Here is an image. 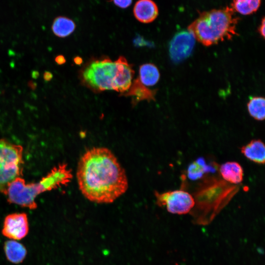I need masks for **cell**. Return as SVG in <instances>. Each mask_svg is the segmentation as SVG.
<instances>
[{"instance_id": "obj_1", "label": "cell", "mask_w": 265, "mask_h": 265, "mask_svg": "<svg viewBox=\"0 0 265 265\" xmlns=\"http://www.w3.org/2000/svg\"><path fill=\"white\" fill-rule=\"evenodd\" d=\"M79 189L91 202L109 204L128 188L126 172L114 154L106 147H94L80 159L77 171Z\"/></svg>"}, {"instance_id": "obj_2", "label": "cell", "mask_w": 265, "mask_h": 265, "mask_svg": "<svg viewBox=\"0 0 265 265\" xmlns=\"http://www.w3.org/2000/svg\"><path fill=\"white\" fill-rule=\"evenodd\" d=\"M209 175L200 180L191 194L194 205L189 213L193 223L199 225L211 223L239 188L238 185L230 184L220 176Z\"/></svg>"}, {"instance_id": "obj_3", "label": "cell", "mask_w": 265, "mask_h": 265, "mask_svg": "<svg viewBox=\"0 0 265 265\" xmlns=\"http://www.w3.org/2000/svg\"><path fill=\"white\" fill-rule=\"evenodd\" d=\"M239 18L231 7L212 9L200 13L188 27L195 39L206 46L230 40L237 35Z\"/></svg>"}, {"instance_id": "obj_4", "label": "cell", "mask_w": 265, "mask_h": 265, "mask_svg": "<svg viewBox=\"0 0 265 265\" xmlns=\"http://www.w3.org/2000/svg\"><path fill=\"white\" fill-rule=\"evenodd\" d=\"M71 178L66 165L60 164L38 183L26 184L23 178H16L9 184L5 194L9 203L33 210L37 207L35 202L37 195L68 183Z\"/></svg>"}, {"instance_id": "obj_5", "label": "cell", "mask_w": 265, "mask_h": 265, "mask_svg": "<svg viewBox=\"0 0 265 265\" xmlns=\"http://www.w3.org/2000/svg\"><path fill=\"white\" fill-rule=\"evenodd\" d=\"M115 76V61L105 56L92 58L79 72L82 84L96 93L113 90Z\"/></svg>"}, {"instance_id": "obj_6", "label": "cell", "mask_w": 265, "mask_h": 265, "mask_svg": "<svg viewBox=\"0 0 265 265\" xmlns=\"http://www.w3.org/2000/svg\"><path fill=\"white\" fill-rule=\"evenodd\" d=\"M23 163L22 147L0 139V193L5 194L9 184L20 177Z\"/></svg>"}, {"instance_id": "obj_7", "label": "cell", "mask_w": 265, "mask_h": 265, "mask_svg": "<svg viewBox=\"0 0 265 265\" xmlns=\"http://www.w3.org/2000/svg\"><path fill=\"white\" fill-rule=\"evenodd\" d=\"M157 203L165 206L168 212L173 214L189 213L194 205L192 195L183 189L168 191L162 193L156 192Z\"/></svg>"}, {"instance_id": "obj_8", "label": "cell", "mask_w": 265, "mask_h": 265, "mask_svg": "<svg viewBox=\"0 0 265 265\" xmlns=\"http://www.w3.org/2000/svg\"><path fill=\"white\" fill-rule=\"evenodd\" d=\"M195 38L189 30L177 33L169 44V51L171 59L179 62L191 54L195 44Z\"/></svg>"}, {"instance_id": "obj_9", "label": "cell", "mask_w": 265, "mask_h": 265, "mask_svg": "<svg viewBox=\"0 0 265 265\" xmlns=\"http://www.w3.org/2000/svg\"><path fill=\"white\" fill-rule=\"evenodd\" d=\"M29 225L25 213H14L7 215L3 221L2 235L10 239L18 240L27 235Z\"/></svg>"}, {"instance_id": "obj_10", "label": "cell", "mask_w": 265, "mask_h": 265, "mask_svg": "<svg viewBox=\"0 0 265 265\" xmlns=\"http://www.w3.org/2000/svg\"><path fill=\"white\" fill-rule=\"evenodd\" d=\"M116 76L113 90L121 93L127 92L132 83L134 71L126 58L120 56L115 61Z\"/></svg>"}, {"instance_id": "obj_11", "label": "cell", "mask_w": 265, "mask_h": 265, "mask_svg": "<svg viewBox=\"0 0 265 265\" xmlns=\"http://www.w3.org/2000/svg\"><path fill=\"white\" fill-rule=\"evenodd\" d=\"M133 13L139 22L148 24L157 18L159 9L153 0H138L134 5Z\"/></svg>"}, {"instance_id": "obj_12", "label": "cell", "mask_w": 265, "mask_h": 265, "mask_svg": "<svg viewBox=\"0 0 265 265\" xmlns=\"http://www.w3.org/2000/svg\"><path fill=\"white\" fill-rule=\"evenodd\" d=\"M218 168L215 163H207L205 158L199 157L189 164L186 175L192 181L199 180L210 174L215 173Z\"/></svg>"}, {"instance_id": "obj_13", "label": "cell", "mask_w": 265, "mask_h": 265, "mask_svg": "<svg viewBox=\"0 0 265 265\" xmlns=\"http://www.w3.org/2000/svg\"><path fill=\"white\" fill-rule=\"evenodd\" d=\"M218 170L221 178L230 184L237 185L243 181V170L237 162H226L219 166Z\"/></svg>"}, {"instance_id": "obj_14", "label": "cell", "mask_w": 265, "mask_h": 265, "mask_svg": "<svg viewBox=\"0 0 265 265\" xmlns=\"http://www.w3.org/2000/svg\"><path fill=\"white\" fill-rule=\"evenodd\" d=\"M241 153L250 160L260 164L265 161V146L261 139H253L241 147Z\"/></svg>"}, {"instance_id": "obj_15", "label": "cell", "mask_w": 265, "mask_h": 265, "mask_svg": "<svg viewBox=\"0 0 265 265\" xmlns=\"http://www.w3.org/2000/svg\"><path fill=\"white\" fill-rule=\"evenodd\" d=\"M156 94V90L147 88L138 78L133 81L128 90L125 92L126 96L132 97V104L134 105L143 100L155 101Z\"/></svg>"}, {"instance_id": "obj_16", "label": "cell", "mask_w": 265, "mask_h": 265, "mask_svg": "<svg viewBox=\"0 0 265 265\" xmlns=\"http://www.w3.org/2000/svg\"><path fill=\"white\" fill-rule=\"evenodd\" d=\"M4 251L7 259L12 263H22L25 259L27 251L25 246L17 240L10 239L4 245Z\"/></svg>"}, {"instance_id": "obj_17", "label": "cell", "mask_w": 265, "mask_h": 265, "mask_svg": "<svg viewBox=\"0 0 265 265\" xmlns=\"http://www.w3.org/2000/svg\"><path fill=\"white\" fill-rule=\"evenodd\" d=\"M76 27V25L73 20L63 16L55 17L51 26L53 33L60 38H65L71 35Z\"/></svg>"}, {"instance_id": "obj_18", "label": "cell", "mask_w": 265, "mask_h": 265, "mask_svg": "<svg viewBox=\"0 0 265 265\" xmlns=\"http://www.w3.org/2000/svg\"><path fill=\"white\" fill-rule=\"evenodd\" d=\"M160 74L157 67L152 63L141 65L139 69V80L145 86H153L159 80Z\"/></svg>"}, {"instance_id": "obj_19", "label": "cell", "mask_w": 265, "mask_h": 265, "mask_svg": "<svg viewBox=\"0 0 265 265\" xmlns=\"http://www.w3.org/2000/svg\"><path fill=\"white\" fill-rule=\"evenodd\" d=\"M261 3V0H233L231 8L235 12L248 15L256 12Z\"/></svg>"}, {"instance_id": "obj_20", "label": "cell", "mask_w": 265, "mask_h": 265, "mask_svg": "<svg viewBox=\"0 0 265 265\" xmlns=\"http://www.w3.org/2000/svg\"><path fill=\"white\" fill-rule=\"evenodd\" d=\"M249 114L254 119L262 121L265 117V100L262 97H254L247 103Z\"/></svg>"}, {"instance_id": "obj_21", "label": "cell", "mask_w": 265, "mask_h": 265, "mask_svg": "<svg viewBox=\"0 0 265 265\" xmlns=\"http://www.w3.org/2000/svg\"><path fill=\"white\" fill-rule=\"evenodd\" d=\"M112 2L117 6L121 8H126L130 6L132 0H111Z\"/></svg>"}, {"instance_id": "obj_22", "label": "cell", "mask_w": 265, "mask_h": 265, "mask_svg": "<svg viewBox=\"0 0 265 265\" xmlns=\"http://www.w3.org/2000/svg\"><path fill=\"white\" fill-rule=\"evenodd\" d=\"M265 18L263 17L262 19L261 24L258 28L259 33L260 34L262 37L265 38Z\"/></svg>"}, {"instance_id": "obj_23", "label": "cell", "mask_w": 265, "mask_h": 265, "mask_svg": "<svg viewBox=\"0 0 265 265\" xmlns=\"http://www.w3.org/2000/svg\"><path fill=\"white\" fill-rule=\"evenodd\" d=\"M55 62L58 65H62L66 62L65 57L62 55H58L56 56L54 59Z\"/></svg>"}, {"instance_id": "obj_24", "label": "cell", "mask_w": 265, "mask_h": 265, "mask_svg": "<svg viewBox=\"0 0 265 265\" xmlns=\"http://www.w3.org/2000/svg\"><path fill=\"white\" fill-rule=\"evenodd\" d=\"M53 78L52 73L49 71H46L43 74V79L46 81H50Z\"/></svg>"}, {"instance_id": "obj_25", "label": "cell", "mask_w": 265, "mask_h": 265, "mask_svg": "<svg viewBox=\"0 0 265 265\" xmlns=\"http://www.w3.org/2000/svg\"><path fill=\"white\" fill-rule=\"evenodd\" d=\"M28 86L32 90H35L37 87V83L32 80H29L27 82Z\"/></svg>"}, {"instance_id": "obj_26", "label": "cell", "mask_w": 265, "mask_h": 265, "mask_svg": "<svg viewBox=\"0 0 265 265\" xmlns=\"http://www.w3.org/2000/svg\"><path fill=\"white\" fill-rule=\"evenodd\" d=\"M74 61L76 64H80L82 61V60L81 57L77 56L74 58Z\"/></svg>"}, {"instance_id": "obj_27", "label": "cell", "mask_w": 265, "mask_h": 265, "mask_svg": "<svg viewBox=\"0 0 265 265\" xmlns=\"http://www.w3.org/2000/svg\"><path fill=\"white\" fill-rule=\"evenodd\" d=\"M39 73L37 71H33L31 73V76L32 78L36 79L38 78Z\"/></svg>"}]
</instances>
